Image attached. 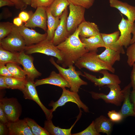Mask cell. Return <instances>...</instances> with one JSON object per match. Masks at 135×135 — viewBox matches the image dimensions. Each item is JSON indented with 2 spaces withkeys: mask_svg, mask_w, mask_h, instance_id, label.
<instances>
[{
  "mask_svg": "<svg viewBox=\"0 0 135 135\" xmlns=\"http://www.w3.org/2000/svg\"><path fill=\"white\" fill-rule=\"evenodd\" d=\"M79 36L78 27L64 41L56 46L61 53L62 60L60 64L63 68H66L73 65L84 54L89 52Z\"/></svg>",
  "mask_w": 135,
  "mask_h": 135,
  "instance_id": "obj_1",
  "label": "cell"
},
{
  "mask_svg": "<svg viewBox=\"0 0 135 135\" xmlns=\"http://www.w3.org/2000/svg\"><path fill=\"white\" fill-rule=\"evenodd\" d=\"M97 52L90 51L84 54L76 62L75 66L80 69L85 68L94 72H99L105 69L114 73V68L100 60L98 57Z\"/></svg>",
  "mask_w": 135,
  "mask_h": 135,
  "instance_id": "obj_2",
  "label": "cell"
},
{
  "mask_svg": "<svg viewBox=\"0 0 135 135\" xmlns=\"http://www.w3.org/2000/svg\"><path fill=\"white\" fill-rule=\"evenodd\" d=\"M49 61L57 68L59 73L68 83L70 90L78 92L81 86L88 84L87 82L82 80L80 77V76H84V74L80 71H76L75 67L73 65L70 66L68 68H66L59 66L55 62L53 57L51 58Z\"/></svg>",
  "mask_w": 135,
  "mask_h": 135,
  "instance_id": "obj_3",
  "label": "cell"
},
{
  "mask_svg": "<svg viewBox=\"0 0 135 135\" xmlns=\"http://www.w3.org/2000/svg\"><path fill=\"white\" fill-rule=\"evenodd\" d=\"M24 51L28 54L37 53L53 56L57 58L56 62L58 64H60L62 60L60 50L51 41L46 39L37 44L26 46Z\"/></svg>",
  "mask_w": 135,
  "mask_h": 135,
  "instance_id": "obj_4",
  "label": "cell"
},
{
  "mask_svg": "<svg viewBox=\"0 0 135 135\" xmlns=\"http://www.w3.org/2000/svg\"><path fill=\"white\" fill-rule=\"evenodd\" d=\"M0 46L6 50L20 52L24 50L26 46L24 40L20 34L19 27L14 25L11 32L0 40Z\"/></svg>",
  "mask_w": 135,
  "mask_h": 135,
  "instance_id": "obj_5",
  "label": "cell"
},
{
  "mask_svg": "<svg viewBox=\"0 0 135 135\" xmlns=\"http://www.w3.org/2000/svg\"><path fill=\"white\" fill-rule=\"evenodd\" d=\"M110 91L108 94L94 92H90L95 100L102 99L105 102L114 104L117 106H121L124 99V94L119 84H114L106 86Z\"/></svg>",
  "mask_w": 135,
  "mask_h": 135,
  "instance_id": "obj_6",
  "label": "cell"
},
{
  "mask_svg": "<svg viewBox=\"0 0 135 135\" xmlns=\"http://www.w3.org/2000/svg\"><path fill=\"white\" fill-rule=\"evenodd\" d=\"M62 89V94L59 99L56 102L52 101L49 104V106L52 107L51 110L52 112L58 107L62 106L68 102L75 103L79 108H82L85 112H89L88 107L81 101L77 92L70 90L65 88Z\"/></svg>",
  "mask_w": 135,
  "mask_h": 135,
  "instance_id": "obj_7",
  "label": "cell"
},
{
  "mask_svg": "<svg viewBox=\"0 0 135 135\" xmlns=\"http://www.w3.org/2000/svg\"><path fill=\"white\" fill-rule=\"evenodd\" d=\"M34 81L26 78L24 89L22 91L26 99L32 100L37 103L44 112L47 120L52 119L53 115L51 110L47 108L42 103L38 97Z\"/></svg>",
  "mask_w": 135,
  "mask_h": 135,
  "instance_id": "obj_8",
  "label": "cell"
},
{
  "mask_svg": "<svg viewBox=\"0 0 135 135\" xmlns=\"http://www.w3.org/2000/svg\"><path fill=\"white\" fill-rule=\"evenodd\" d=\"M0 104L2 106L9 122L18 120L22 112L21 106L14 98H2Z\"/></svg>",
  "mask_w": 135,
  "mask_h": 135,
  "instance_id": "obj_9",
  "label": "cell"
},
{
  "mask_svg": "<svg viewBox=\"0 0 135 135\" xmlns=\"http://www.w3.org/2000/svg\"><path fill=\"white\" fill-rule=\"evenodd\" d=\"M85 8L70 3V13L67 20L68 31L70 33L75 30L78 26L84 21V14Z\"/></svg>",
  "mask_w": 135,
  "mask_h": 135,
  "instance_id": "obj_10",
  "label": "cell"
},
{
  "mask_svg": "<svg viewBox=\"0 0 135 135\" xmlns=\"http://www.w3.org/2000/svg\"><path fill=\"white\" fill-rule=\"evenodd\" d=\"M118 28L120 36L115 45L127 48L130 44L132 38L131 34L135 29V24L128 19H125L122 16L121 21L118 25Z\"/></svg>",
  "mask_w": 135,
  "mask_h": 135,
  "instance_id": "obj_11",
  "label": "cell"
},
{
  "mask_svg": "<svg viewBox=\"0 0 135 135\" xmlns=\"http://www.w3.org/2000/svg\"><path fill=\"white\" fill-rule=\"evenodd\" d=\"M100 73L102 74V78H96V76L84 72V77L94 84L95 86L99 87L105 85L114 84H120L121 82L118 76L117 75L110 73L106 70H102L100 71Z\"/></svg>",
  "mask_w": 135,
  "mask_h": 135,
  "instance_id": "obj_12",
  "label": "cell"
},
{
  "mask_svg": "<svg viewBox=\"0 0 135 135\" xmlns=\"http://www.w3.org/2000/svg\"><path fill=\"white\" fill-rule=\"evenodd\" d=\"M46 8L38 7L32 14L31 12L30 13V18L25 23L24 26L28 28H39L45 31H46L47 29Z\"/></svg>",
  "mask_w": 135,
  "mask_h": 135,
  "instance_id": "obj_13",
  "label": "cell"
},
{
  "mask_svg": "<svg viewBox=\"0 0 135 135\" xmlns=\"http://www.w3.org/2000/svg\"><path fill=\"white\" fill-rule=\"evenodd\" d=\"M33 57L26 54L24 51L19 53L18 62L22 65L27 78L34 81V79L41 76L42 74L34 67Z\"/></svg>",
  "mask_w": 135,
  "mask_h": 135,
  "instance_id": "obj_14",
  "label": "cell"
},
{
  "mask_svg": "<svg viewBox=\"0 0 135 135\" xmlns=\"http://www.w3.org/2000/svg\"><path fill=\"white\" fill-rule=\"evenodd\" d=\"M68 14L67 8L60 17V24L54 32L53 38L51 41L56 46L64 41L70 35L68 31L67 27Z\"/></svg>",
  "mask_w": 135,
  "mask_h": 135,
  "instance_id": "obj_15",
  "label": "cell"
},
{
  "mask_svg": "<svg viewBox=\"0 0 135 135\" xmlns=\"http://www.w3.org/2000/svg\"><path fill=\"white\" fill-rule=\"evenodd\" d=\"M20 33L23 37L26 46L37 44L46 39L47 34H42L26 26L24 24L19 27Z\"/></svg>",
  "mask_w": 135,
  "mask_h": 135,
  "instance_id": "obj_16",
  "label": "cell"
},
{
  "mask_svg": "<svg viewBox=\"0 0 135 135\" xmlns=\"http://www.w3.org/2000/svg\"><path fill=\"white\" fill-rule=\"evenodd\" d=\"M9 135H34L25 120L9 122L6 124Z\"/></svg>",
  "mask_w": 135,
  "mask_h": 135,
  "instance_id": "obj_17",
  "label": "cell"
},
{
  "mask_svg": "<svg viewBox=\"0 0 135 135\" xmlns=\"http://www.w3.org/2000/svg\"><path fill=\"white\" fill-rule=\"evenodd\" d=\"M50 84L62 88L67 87L70 88L68 83L59 74L52 71L48 77L37 80L35 82L36 86L44 84Z\"/></svg>",
  "mask_w": 135,
  "mask_h": 135,
  "instance_id": "obj_18",
  "label": "cell"
},
{
  "mask_svg": "<svg viewBox=\"0 0 135 135\" xmlns=\"http://www.w3.org/2000/svg\"><path fill=\"white\" fill-rule=\"evenodd\" d=\"M131 88L130 82L122 90L124 99L122 107L119 112L122 115L124 118L129 116L135 117L133 104L131 102L130 98Z\"/></svg>",
  "mask_w": 135,
  "mask_h": 135,
  "instance_id": "obj_19",
  "label": "cell"
},
{
  "mask_svg": "<svg viewBox=\"0 0 135 135\" xmlns=\"http://www.w3.org/2000/svg\"><path fill=\"white\" fill-rule=\"evenodd\" d=\"M109 2L110 7L116 8L122 14L126 16L129 20L134 22L135 20V6L119 0H109Z\"/></svg>",
  "mask_w": 135,
  "mask_h": 135,
  "instance_id": "obj_20",
  "label": "cell"
},
{
  "mask_svg": "<svg viewBox=\"0 0 135 135\" xmlns=\"http://www.w3.org/2000/svg\"><path fill=\"white\" fill-rule=\"evenodd\" d=\"M78 28L80 37L88 38L100 34L96 24L85 20L78 26Z\"/></svg>",
  "mask_w": 135,
  "mask_h": 135,
  "instance_id": "obj_21",
  "label": "cell"
},
{
  "mask_svg": "<svg viewBox=\"0 0 135 135\" xmlns=\"http://www.w3.org/2000/svg\"><path fill=\"white\" fill-rule=\"evenodd\" d=\"M81 42L84 44L86 48L88 51H98L100 47L109 48L104 42L100 34L88 38L80 37Z\"/></svg>",
  "mask_w": 135,
  "mask_h": 135,
  "instance_id": "obj_22",
  "label": "cell"
},
{
  "mask_svg": "<svg viewBox=\"0 0 135 135\" xmlns=\"http://www.w3.org/2000/svg\"><path fill=\"white\" fill-rule=\"evenodd\" d=\"M94 122L95 129L98 133H105L107 135L111 134L114 123L109 118L101 115L96 118Z\"/></svg>",
  "mask_w": 135,
  "mask_h": 135,
  "instance_id": "obj_23",
  "label": "cell"
},
{
  "mask_svg": "<svg viewBox=\"0 0 135 135\" xmlns=\"http://www.w3.org/2000/svg\"><path fill=\"white\" fill-rule=\"evenodd\" d=\"M46 11L47 16L46 39L51 41L53 38L54 32L60 24V16H54L51 14L49 7L46 8Z\"/></svg>",
  "mask_w": 135,
  "mask_h": 135,
  "instance_id": "obj_24",
  "label": "cell"
},
{
  "mask_svg": "<svg viewBox=\"0 0 135 135\" xmlns=\"http://www.w3.org/2000/svg\"><path fill=\"white\" fill-rule=\"evenodd\" d=\"M120 31H117L110 34L100 33L102 39L105 44L109 48L120 51L121 54L125 53L123 46H116L115 44L119 38Z\"/></svg>",
  "mask_w": 135,
  "mask_h": 135,
  "instance_id": "obj_25",
  "label": "cell"
},
{
  "mask_svg": "<svg viewBox=\"0 0 135 135\" xmlns=\"http://www.w3.org/2000/svg\"><path fill=\"white\" fill-rule=\"evenodd\" d=\"M105 48V50L97 56L101 60L112 66L116 61L120 60L121 52L113 49Z\"/></svg>",
  "mask_w": 135,
  "mask_h": 135,
  "instance_id": "obj_26",
  "label": "cell"
},
{
  "mask_svg": "<svg viewBox=\"0 0 135 135\" xmlns=\"http://www.w3.org/2000/svg\"><path fill=\"white\" fill-rule=\"evenodd\" d=\"M68 129H63L56 126L53 124L51 119L45 121L44 128L51 135H72V130L75 124Z\"/></svg>",
  "mask_w": 135,
  "mask_h": 135,
  "instance_id": "obj_27",
  "label": "cell"
},
{
  "mask_svg": "<svg viewBox=\"0 0 135 135\" xmlns=\"http://www.w3.org/2000/svg\"><path fill=\"white\" fill-rule=\"evenodd\" d=\"M19 53L6 50L0 46V64L8 63L18 64Z\"/></svg>",
  "mask_w": 135,
  "mask_h": 135,
  "instance_id": "obj_28",
  "label": "cell"
},
{
  "mask_svg": "<svg viewBox=\"0 0 135 135\" xmlns=\"http://www.w3.org/2000/svg\"><path fill=\"white\" fill-rule=\"evenodd\" d=\"M70 4L68 0H54L48 7L54 16L60 17Z\"/></svg>",
  "mask_w": 135,
  "mask_h": 135,
  "instance_id": "obj_29",
  "label": "cell"
},
{
  "mask_svg": "<svg viewBox=\"0 0 135 135\" xmlns=\"http://www.w3.org/2000/svg\"><path fill=\"white\" fill-rule=\"evenodd\" d=\"M7 88L18 89L21 91L24 89L26 79L22 80L12 77H5Z\"/></svg>",
  "mask_w": 135,
  "mask_h": 135,
  "instance_id": "obj_30",
  "label": "cell"
},
{
  "mask_svg": "<svg viewBox=\"0 0 135 135\" xmlns=\"http://www.w3.org/2000/svg\"><path fill=\"white\" fill-rule=\"evenodd\" d=\"M18 64L14 63H8L6 64V66L13 77L20 79L26 80V75L25 72Z\"/></svg>",
  "mask_w": 135,
  "mask_h": 135,
  "instance_id": "obj_31",
  "label": "cell"
},
{
  "mask_svg": "<svg viewBox=\"0 0 135 135\" xmlns=\"http://www.w3.org/2000/svg\"><path fill=\"white\" fill-rule=\"evenodd\" d=\"M34 135H50L44 128L39 125L33 120L27 118H24Z\"/></svg>",
  "mask_w": 135,
  "mask_h": 135,
  "instance_id": "obj_32",
  "label": "cell"
},
{
  "mask_svg": "<svg viewBox=\"0 0 135 135\" xmlns=\"http://www.w3.org/2000/svg\"><path fill=\"white\" fill-rule=\"evenodd\" d=\"M14 26L9 22H0V40L8 36L11 32Z\"/></svg>",
  "mask_w": 135,
  "mask_h": 135,
  "instance_id": "obj_33",
  "label": "cell"
},
{
  "mask_svg": "<svg viewBox=\"0 0 135 135\" xmlns=\"http://www.w3.org/2000/svg\"><path fill=\"white\" fill-rule=\"evenodd\" d=\"M127 48V62L129 66L132 67L135 62V42Z\"/></svg>",
  "mask_w": 135,
  "mask_h": 135,
  "instance_id": "obj_34",
  "label": "cell"
},
{
  "mask_svg": "<svg viewBox=\"0 0 135 135\" xmlns=\"http://www.w3.org/2000/svg\"><path fill=\"white\" fill-rule=\"evenodd\" d=\"M100 133L96 131L95 127L94 120H93L89 126L82 131L72 135H100Z\"/></svg>",
  "mask_w": 135,
  "mask_h": 135,
  "instance_id": "obj_35",
  "label": "cell"
},
{
  "mask_svg": "<svg viewBox=\"0 0 135 135\" xmlns=\"http://www.w3.org/2000/svg\"><path fill=\"white\" fill-rule=\"evenodd\" d=\"M54 0H31L30 5L35 8L39 6L49 7Z\"/></svg>",
  "mask_w": 135,
  "mask_h": 135,
  "instance_id": "obj_36",
  "label": "cell"
},
{
  "mask_svg": "<svg viewBox=\"0 0 135 135\" xmlns=\"http://www.w3.org/2000/svg\"><path fill=\"white\" fill-rule=\"evenodd\" d=\"M70 3L88 9L93 5L94 0H68Z\"/></svg>",
  "mask_w": 135,
  "mask_h": 135,
  "instance_id": "obj_37",
  "label": "cell"
},
{
  "mask_svg": "<svg viewBox=\"0 0 135 135\" xmlns=\"http://www.w3.org/2000/svg\"><path fill=\"white\" fill-rule=\"evenodd\" d=\"M107 115L109 118L114 123L120 122L124 119L121 113L119 112H117L115 110L109 111Z\"/></svg>",
  "mask_w": 135,
  "mask_h": 135,
  "instance_id": "obj_38",
  "label": "cell"
},
{
  "mask_svg": "<svg viewBox=\"0 0 135 135\" xmlns=\"http://www.w3.org/2000/svg\"><path fill=\"white\" fill-rule=\"evenodd\" d=\"M0 75L4 77H13L5 64H0Z\"/></svg>",
  "mask_w": 135,
  "mask_h": 135,
  "instance_id": "obj_39",
  "label": "cell"
},
{
  "mask_svg": "<svg viewBox=\"0 0 135 135\" xmlns=\"http://www.w3.org/2000/svg\"><path fill=\"white\" fill-rule=\"evenodd\" d=\"M13 2L15 7L17 9L22 10L25 9L27 6L23 0H10Z\"/></svg>",
  "mask_w": 135,
  "mask_h": 135,
  "instance_id": "obj_40",
  "label": "cell"
},
{
  "mask_svg": "<svg viewBox=\"0 0 135 135\" xmlns=\"http://www.w3.org/2000/svg\"><path fill=\"white\" fill-rule=\"evenodd\" d=\"M0 122L7 124L9 121L1 105L0 104Z\"/></svg>",
  "mask_w": 135,
  "mask_h": 135,
  "instance_id": "obj_41",
  "label": "cell"
},
{
  "mask_svg": "<svg viewBox=\"0 0 135 135\" xmlns=\"http://www.w3.org/2000/svg\"><path fill=\"white\" fill-rule=\"evenodd\" d=\"M30 14L26 12L22 11L19 14L18 17L22 20L23 22H26L29 20L30 17Z\"/></svg>",
  "mask_w": 135,
  "mask_h": 135,
  "instance_id": "obj_42",
  "label": "cell"
},
{
  "mask_svg": "<svg viewBox=\"0 0 135 135\" xmlns=\"http://www.w3.org/2000/svg\"><path fill=\"white\" fill-rule=\"evenodd\" d=\"M130 74V82L133 90H135V63L133 64Z\"/></svg>",
  "mask_w": 135,
  "mask_h": 135,
  "instance_id": "obj_43",
  "label": "cell"
},
{
  "mask_svg": "<svg viewBox=\"0 0 135 135\" xmlns=\"http://www.w3.org/2000/svg\"><path fill=\"white\" fill-rule=\"evenodd\" d=\"M8 135V130L6 124L0 122V135Z\"/></svg>",
  "mask_w": 135,
  "mask_h": 135,
  "instance_id": "obj_44",
  "label": "cell"
},
{
  "mask_svg": "<svg viewBox=\"0 0 135 135\" xmlns=\"http://www.w3.org/2000/svg\"><path fill=\"white\" fill-rule=\"evenodd\" d=\"M5 6H13L14 4L10 0H0V7Z\"/></svg>",
  "mask_w": 135,
  "mask_h": 135,
  "instance_id": "obj_45",
  "label": "cell"
},
{
  "mask_svg": "<svg viewBox=\"0 0 135 135\" xmlns=\"http://www.w3.org/2000/svg\"><path fill=\"white\" fill-rule=\"evenodd\" d=\"M6 88H7V86L6 82L5 77L0 75V89H3Z\"/></svg>",
  "mask_w": 135,
  "mask_h": 135,
  "instance_id": "obj_46",
  "label": "cell"
},
{
  "mask_svg": "<svg viewBox=\"0 0 135 135\" xmlns=\"http://www.w3.org/2000/svg\"><path fill=\"white\" fill-rule=\"evenodd\" d=\"M130 98L131 102L133 104L134 111L135 113V90L131 92Z\"/></svg>",
  "mask_w": 135,
  "mask_h": 135,
  "instance_id": "obj_47",
  "label": "cell"
},
{
  "mask_svg": "<svg viewBox=\"0 0 135 135\" xmlns=\"http://www.w3.org/2000/svg\"><path fill=\"white\" fill-rule=\"evenodd\" d=\"M23 21L19 17L14 18L13 20L14 24L18 27L21 26L23 24Z\"/></svg>",
  "mask_w": 135,
  "mask_h": 135,
  "instance_id": "obj_48",
  "label": "cell"
},
{
  "mask_svg": "<svg viewBox=\"0 0 135 135\" xmlns=\"http://www.w3.org/2000/svg\"><path fill=\"white\" fill-rule=\"evenodd\" d=\"M2 13H3L4 15L0 19H2V18H8L11 16L12 15V13L8 9H5L3 11Z\"/></svg>",
  "mask_w": 135,
  "mask_h": 135,
  "instance_id": "obj_49",
  "label": "cell"
},
{
  "mask_svg": "<svg viewBox=\"0 0 135 135\" xmlns=\"http://www.w3.org/2000/svg\"><path fill=\"white\" fill-rule=\"evenodd\" d=\"M132 34H133V36L130 42L131 44L135 42V29L132 32Z\"/></svg>",
  "mask_w": 135,
  "mask_h": 135,
  "instance_id": "obj_50",
  "label": "cell"
},
{
  "mask_svg": "<svg viewBox=\"0 0 135 135\" xmlns=\"http://www.w3.org/2000/svg\"><path fill=\"white\" fill-rule=\"evenodd\" d=\"M26 4L28 5H30L31 0H23Z\"/></svg>",
  "mask_w": 135,
  "mask_h": 135,
  "instance_id": "obj_51",
  "label": "cell"
},
{
  "mask_svg": "<svg viewBox=\"0 0 135 135\" xmlns=\"http://www.w3.org/2000/svg\"><path fill=\"white\" fill-rule=\"evenodd\" d=\"M134 63H135V62H134Z\"/></svg>",
  "mask_w": 135,
  "mask_h": 135,
  "instance_id": "obj_52",
  "label": "cell"
}]
</instances>
